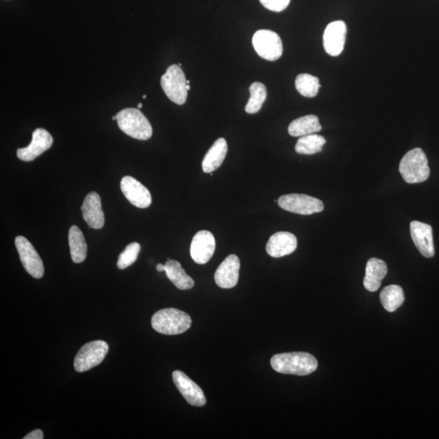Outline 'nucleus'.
<instances>
[{"instance_id":"nucleus-27","label":"nucleus","mask_w":439,"mask_h":439,"mask_svg":"<svg viewBox=\"0 0 439 439\" xmlns=\"http://www.w3.org/2000/svg\"><path fill=\"white\" fill-rule=\"evenodd\" d=\"M296 87L301 96L307 98L317 96L319 88L322 85L319 83V79L311 74L302 73L298 75L296 80Z\"/></svg>"},{"instance_id":"nucleus-19","label":"nucleus","mask_w":439,"mask_h":439,"mask_svg":"<svg viewBox=\"0 0 439 439\" xmlns=\"http://www.w3.org/2000/svg\"><path fill=\"white\" fill-rule=\"evenodd\" d=\"M387 266L385 261L377 258L368 259L364 278V287L367 291L375 292L381 287L382 281L387 276Z\"/></svg>"},{"instance_id":"nucleus-17","label":"nucleus","mask_w":439,"mask_h":439,"mask_svg":"<svg viewBox=\"0 0 439 439\" xmlns=\"http://www.w3.org/2000/svg\"><path fill=\"white\" fill-rule=\"evenodd\" d=\"M298 241L293 233L289 232H278L268 239L266 252L273 258H281L291 255L296 250Z\"/></svg>"},{"instance_id":"nucleus-30","label":"nucleus","mask_w":439,"mask_h":439,"mask_svg":"<svg viewBox=\"0 0 439 439\" xmlns=\"http://www.w3.org/2000/svg\"><path fill=\"white\" fill-rule=\"evenodd\" d=\"M43 432L41 430H36L28 433L27 436L24 437V439H43Z\"/></svg>"},{"instance_id":"nucleus-8","label":"nucleus","mask_w":439,"mask_h":439,"mask_svg":"<svg viewBox=\"0 0 439 439\" xmlns=\"http://www.w3.org/2000/svg\"><path fill=\"white\" fill-rule=\"evenodd\" d=\"M252 44L259 56L266 61L275 62L282 57V39L275 32L268 29L258 31L254 34Z\"/></svg>"},{"instance_id":"nucleus-35","label":"nucleus","mask_w":439,"mask_h":439,"mask_svg":"<svg viewBox=\"0 0 439 439\" xmlns=\"http://www.w3.org/2000/svg\"><path fill=\"white\" fill-rule=\"evenodd\" d=\"M178 66H180V67L182 68V64H178Z\"/></svg>"},{"instance_id":"nucleus-31","label":"nucleus","mask_w":439,"mask_h":439,"mask_svg":"<svg viewBox=\"0 0 439 439\" xmlns=\"http://www.w3.org/2000/svg\"><path fill=\"white\" fill-rule=\"evenodd\" d=\"M157 271L158 272H164V264H158L157 266Z\"/></svg>"},{"instance_id":"nucleus-34","label":"nucleus","mask_w":439,"mask_h":439,"mask_svg":"<svg viewBox=\"0 0 439 439\" xmlns=\"http://www.w3.org/2000/svg\"><path fill=\"white\" fill-rule=\"evenodd\" d=\"M187 89H188V91H189V89H191V87H189V85H187Z\"/></svg>"},{"instance_id":"nucleus-7","label":"nucleus","mask_w":439,"mask_h":439,"mask_svg":"<svg viewBox=\"0 0 439 439\" xmlns=\"http://www.w3.org/2000/svg\"><path fill=\"white\" fill-rule=\"evenodd\" d=\"M278 203L284 210L301 215H312L324 210V204L320 199L307 194H286L279 198Z\"/></svg>"},{"instance_id":"nucleus-12","label":"nucleus","mask_w":439,"mask_h":439,"mask_svg":"<svg viewBox=\"0 0 439 439\" xmlns=\"http://www.w3.org/2000/svg\"><path fill=\"white\" fill-rule=\"evenodd\" d=\"M121 189L124 197L134 206L147 208L151 206L152 201L151 193L136 178L131 176L124 177L121 181Z\"/></svg>"},{"instance_id":"nucleus-9","label":"nucleus","mask_w":439,"mask_h":439,"mask_svg":"<svg viewBox=\"0 0 439 439\" xmlns=\"http://www.w3.org/2000/svg\"><path fill=\"white\" fill-rule=\"evenodd\" d=\"M15 245L27 272L34 278H42L44 275L43 263L31 243L23 236H17L15 239Z\"/></svg>"},{"instance_id":"nucleus-36","label":"nucleus","mask_w":439,"mask_h":439,"mask_svg":"<svg viewBox=\"0 0 439 439\" xmlns=\"http://www.w3.org/2000/svg\"><path fill=\"white\" fill-rule=\"evenodd\" d=\"M143 99H146V98H147V96H143Z\"/></svg>"},{"instance_id":"nucleus-32","label":"nucleus","mask_w":439,"mask_h":439,"mask_svg":"<svg viewBox=\"0 0 439 439\" xmlns=\"http://www.w3.org/2000/svg\"><path fill=\"white\" fill-rule=\"evenodd\" d=\"M143 107V104L142 103H138V108H142Z\"/></svg>"},{"instance_id":"nucleus-3","label":"nucleus","mask_w":439,"mask_h":439,"mask_svg":"<svg viewBox=\"0 0 439 439\" xmlns=\"http://www.w3.org/2000/svg\"><path fill=\"white\" fill-rule=\"evenodd\" d=\"M398 171L404 181L409 184L426 182L430 177L428 158L422 148H414L402 158Z\"/></svg>"},{"instance_id":"nucleus-24","label":"nucleus","mask_w":439,"mask_h":439,"mask_svg":"<svg viewBox=\"0 0 439 439\" xmlns=\"http://www.w3.org/2000/svg\"><path fill=\"white\" fill-rule=\"evenodd\" d=\"M380 301L384 308L389 312H394L404 302V293L400 286L391 285L383 289L380 294Z\"/></svg>"},{"instance_id":"nucleus-18","label":"nucleus","mask_w":439,"mask_h":439,"mask_svg":"<svg viewBox=\"0 0 439 439\" xmlns=\"http://www.w3.org/2000/svg\"><path fill=\"white\" fill-rule=\"evenodd\" d=\"M82 217L89 228L102 229L106 222L102 210L101 196L96 192H91L84 199L82 206Z\"/></svg>"},{"instance_id":"nucleus-5","label":"nucleus","mask_w":439,"mask_h":439,"mask_svg":"<svg viewBox=\"0 0 439 439\" xmlns=\"http://www.w3.org/2000/svg\"><path fill=\"white\" fill-rule=\"evenodd\" d=\"M182 69L178 64L169 66L161 79L164 93L171 101L182 106L187 99V82Z\"/></svg>"},{"instance_id":"nucleus-14","label":"nucleus","mask_w":439,"mask_h":439,"mask_svg":"<svg viewBox=\"0 0 439 439\" xmlns=\"http://www.w3.org/2000/svg\"><path fill=\"white\" fill-rule=\"evenodd\" d=\"M52 144L53 138L46 129H36L33 133L31 143L27 147L17 150V157L23 161H32L51 148Z\"/></svg>"},{"instance_id":"nucleus-6","label":"nucleus","mask_w":439,"mask_h":439,"mask_svg":"<svg viewBox=\"0 0 439 439\" xmlns=\"http://www.w3.org/2000/svg\"><path fill=\"white\" fill-rule=\"evenodd\" d=\"M109 350L108 344L103 340H96L85 344L74 359V368L83 373L96 367L106 357Z\"/></svg>"},{"instance_id":"nucleus-10","label":"nucleus","mask_w":439,"mask_h":439,"mask_svg":"<svg viewBox=\"0 0 439 439\" xmlns=\"http://www.w3.org/2000/svg\"><path fill=\"white\" fill-rule=\"evenodd\" d=\"M173 380L185 400L191 405L196 407L206 405L207 400L202 389L196 382H193L186 373L179 370L174 371L173 373Z\"/></svg>"},{"instance_id":"nucleus-2","label":"nucleus","mask_w":439,"mask_h":439,"mask_svg":"<svg viewBox=\"0 0 439 439\" xmlns=\"http://www.w3.org/2000/svg\"><path fill=\"white\" fill-rule=\"evenodd\" d=\"M192 318L187 312L176 308H164L154 313L152 326L157 332L166 336H177L191 328Z\"/></svg>"},{"instance_id":"nucleus-4","label":"nucleus","mask_w":439,"mask_h":439,"mask_svg":"<svg viewBox=\"0 0 439 439\" xmlns=\"http://www.w3.org/2000/svg\"><path fill=\"white\" fill-rule=\"evenodd\" d=\"M118 127L129 137L138 141H148L152 136L151 123L141 110L126 108L117 114Z\"/></svg>"},{"instance_id":"nucleus-11","label":"nucleus","mask_w":439,"mask_h":439,"mask_svg":"<svg viewBox=\"0 0 439 439\" xmlns=\"http://www.w3.org/2000/svg\"><path fill=\"white\" fill-rule=\"evenodd\" d=\"M347 26L343 21L329 23L324 32L323 45L329 56L338 57L345 46Z\"/></svg>"},{"instance_id":"nucleus-21","label":"nucleus","mask_w":439,"mask_h":439,"mask_svg":"<svg viewBox=\"0 0 439 439\" xmlns=\"http://www.w3.org/2000/svg\"><path fill=\"white\" fill-rule=\"evenodd\" d=\"M166 276L179 290H189L194 286L193 279L182 268L181 264L174 259H169L164 264Z\"/></svg>"},{"instance_id":"nucleus-33","label":"nucleus","mask_w":439,"mask_h":439,"mask_svg":"<svg viewBox=\"0 0 439 439\" xmlns=\"http://www.w3.org/2000/svg\"><path fill=\"white\" fill-rule=\"evenodd\" d=\"M117 116H113V121H117Z\"/></svg>"},{"instance_id":"nucleus-15","label":"nucleus","mask_w":439,"mask_h":439,"mask_svg":"<svg viewBox=\"0 0 439 439\" xmlns=\"http://www.w3.org/2000/svg\"><path fill=\"white\" fill-rule=\"evenodd\" d=\"M412 241L423 257L431 258L435 256L433 229L430 224L414 221L410 224Z\"/></svg>"},{"instance_id":"nucleus-13","label":"nucleus","mask_w":439,"mask_h":439,"mask_svg":"<svg viewBox=\"0 0 439 439\" xmlns=\"http://www.w3.org/2000/svg\"><path fill=\"white\" fill-rule=\"evenodd\" d=\"M216 240L213 234L208 231H199L194 236L191 245V256L199 264H206L213 256Z\"/></svg>"},{"instance_id":"nucleus-25","label":"nucleus","mask_w":439,"mask_h":439,"mask_svg":"<svg viewBox=\"0 0 439 439\" xmlns=\"http://www.w3.org/2000/svg\"><path fill=\"white\" fill-rule=\"evenodd\" d=\"M326 143V138L318 134H312L298 139L296 145V152L302 154H313L322 151Z\"/></svg>"},{"instance_id":"nucleus-22","label":"nucleus","mask_w":439,"mask_h":439,"mask_svg":"<svg viewBox=\"0 0 439 439\" xmlns=\"http://www.w3.org/2000/svg\"><path fill=\"white\" fill-rule=\"evenodd\" d=\"M322 127L315 115H308L294 120L288 127V133L292 137H303L322 131Z\"/></svg>"},{"instance_id":"nucleus-20","label":"nucleus","mask_w":439,"mask_h":439,"mask_svg":"<svg viewBox=\"0 0 439 439\" xmlns=\"http://www.w3.org/2000/svg\"><path fill=\"white\" fill-rule=\"evenodd\" d=\"M228 145L226 139L221 138L214 143L213 145L204 157L202 162L203 171L211 173L222 166L226 157Z\"/></svg>"},{"instance_id":"nucleus-16","label":"nucleus","mask_w":439,"mask_h":439,"mask_svg":"<svg viewBox=\"0 0 439 439\" xmlns=\"http://www.w3.org/2000/svg\"><path fill=\"white\" fill-rule=\"evenodd\" d=\"M240 261L236 255H229L220 264L215 273V282L219 287L231 289L237 285Z\"/></svg>"},{"instance_id":"nucleus-26","label":"nucleus","mask_w":439,"mask_h":439,"mask_svg":"<svg viewBox=\"0 0 439 439\" xmlns=\"http://www.w3.org/2000/svg\"><path fill=\"white\" fill-rule=\"evenodd\" d=\"M251 96L245 107V111L248 114L257 113L261 109L263 103L267 97V89L266 86L261 82H254L250 88Z\"/></svg>"},{"instance_id":"nucleus-1","label":"nucleus","mask_w":439,"mask_h":439,"mask_svg":"<svg viewBox=\"0 0 439 439\" xmlns=\"http://www.w3.org/2000/svg\"><path fill=\"white\" fill-rule=\"evenodd\" d=\"M271 363L278 373L298 376L309 375L318 367L317 359L307 352L278 354L271 358Z\"/></svg>"},{"instance_id":"nucleus-23","label":"nucleus","mask_w":439,"mask_h":439,"mask_svg":"<svg viewBox=\"0 0 439 439\" xmlns=\"http://www.w3.org/2000/svg\"><path fill=\"white\" fill-rule=\"evenodd\" d=\"M69 243L73 261L77 264L83 262L87 255V244L82 232L76 226L69 229Z\"/></svg>"},{"instance_id":"nucleus-29","label":"nucleus","mask_w":439,"mask_h":439,"mask_svg":"<svg viewBox=\"0 0 439 439\" xmlns=\"http://www.w3.org/2000/svg\"><path fill=\"white\" fill-rule=\"evenodd\" d=\"M264 8L273 12H282L285 10L291 0H259Z\"/></svg>"},{"instance_id":"nucleus-28","label":"nucleus","mask_w":439,"mask_h":439,"mask_svg":"<svg viewBox=\"0 0 439 439\" xmlns=\"http://www.w3.org/2000/svg\"><path fill=\"white\" fill-rule=\"evenodd\" d=\"M141 246L138 243H132L120 254L117 261V267L119 269H124L131 266L138 257L141 252Z\"/></svg>"}]
</instances>
